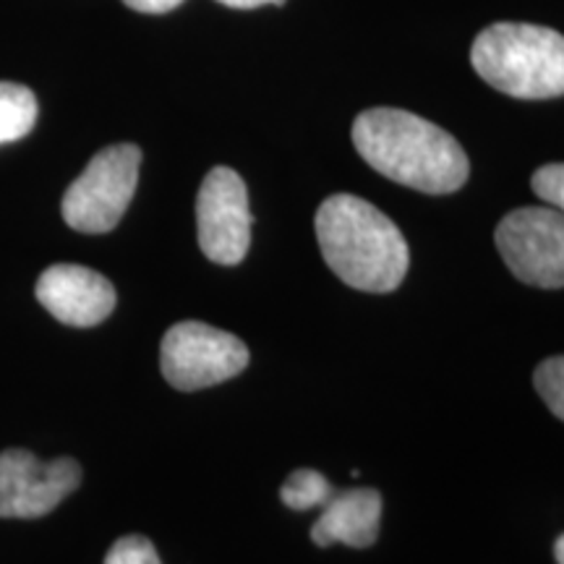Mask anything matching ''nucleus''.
Returning <instances> with one entry per match:
<instances>
[{"mask_svg":"<svg viewBox=\"0 0 564 564\" xmlns=\"http://www.w3.org/2000/svg\"><path fill=\"white\" fill-rule=\"evenodd\" d=\"M352 144L373 171L423 194H453L470 175L460 141L408 110H364L352 123Z\"/></svg>","mask_w":564,"mask_h":564,"instance_id":"f257e3e1","label":"nucleus"},{"mask_svg":"<svg viewBox=\"0 0 564 564\" xmlns=\"http://www.w3.org/2000/svg\"><path fill=\"white\" fill-rule=\"evenodd\" d=\"M249 188L232 167H212L196 196V232L209 262L241 264L251 246Z\"/></svg>","mask_w":564,"mask_h":564,"instance_id":"6e6552de","label":"nucleus"},{"mask_svg":"<svg viewBox=\"0 0 564 564\" xmlns=\"http://www.w3.org/2000/svg\"><path fill=\"white\" fill-rule=\"evenodd\" d=\"M333 497H335L333 484H329L319 470H312V468H299L295 474L288 476V481L282 484L280 489V499L285 502V507H291V510H299V512L314 510V507H324Z\"/></svg>","mask_w":564,"mask_h":564,"instance_id":"f8f14e48","label":"nucleus"},{"mask_svg":"<svg viewBox=\"0 0 564 564\" xmlns=\"http://www.w3.org/2000/svg\"><path fill=\"white\" fill-rule=\"evenodd\" d=\"M554 556H556V562L564 564V535H560V539H556V544H554Z\"/></svg>","mask_w":564,"mask_h":564,"instance_id":"a211bd4d","label":"nucleus"},{"mask_svg":"<svg viewBox=\"0 0 564 564\" xmlns=\"http://www.w3.org/2000/svg\"><path fill=\"white\" fill-rule=\"evenodd\" d=\"M37 97L24 84L0 82V144L24 139L37 123Z\"/></svg>","mask_w":564,"mask_h":564,"instance_id":"9b49d317","label":"nucleus"},{"mask_svg":"<svg viewBox=\"0 0 564 564\" xmlns=\"http://www.w3.org/2000/svg\"><path fill=\"white\" fill-rule=\"evenodd\" d=\"M82 484V465L74 457L40 460L30 449L0 453V518L34 520L51 514Z\"/></svg>","mask_w":564,"mask_h":564,"instance_id":"0eeeda50","label":"nucleus"},{"mask_svg":"<svg viewBox=\"0 0 564 564\" xmlns=\"http://www.w3.org/2000/svg\"><path fill=\"white\" fill-rule=\"evenodd\" d=\"M382 494L377 489H348L324 505L322 518L312 528L316 546L345 544L366 549L379 539Z\"/></svg>","mask_w":564,"mask_h":564,"instance_id":"9d476101","label":"nucleus"},{"mask_svg":"<svg viewBox=\"0 0 564 564\" xmlns=\"http://www.w3.org/2000/svg\"><path fill=\"white\" fill-rule=\"evenodd\" d=\"M40 306L68 327H97L116 308V288L105 274L82 264H53L34 288Z\"/></svg>","mask_w":564,"mask_h":564,"instance_id":"1a4fd4ad","label":"nucleus"},{"mask_svg":"<svg viewBox=\"0 0 564 564\" xmlns=\"http://www.w3.org/2000/svg\"><path fill=\"white\" fill-rule=\"evenodd\" d=\"M249 358L241 337L204 322L173 324L160 345L162 377L181 392L228 382L249 366Z\"/></svg>","mask_w":564,"mask_h":564,"instance_id":"39448f33","label":"nucleus"},{"mask_svg":"<svg viewBox=\"0 0 564 564\" xmlns=\"http://www.w3.org/2000/svg\"><path fill=\"white\" fill-rule=\"evenodd\" d=\"M497 249L520 282L533 288H564V212L520 207L497 228Z\"/></svg>","mask_w":564,"mask_h":564,"instance_id":"423d86ee","label":"nucleus"},{"mask_svg":"<svg viewBox=\"0 0 564 564\" xmlns=\"http://www.w3.org/2000/svg\"><path fill=\"white\" fill-rule=\"evenodd\" d=\"M531 186L539 199H544L549 207L564 212V162L544 165L533 173Z\"/></svg>","mask_w":564,"mask_h":564,"instance_id":"2eb2a0df","label":"nucleus"},{"mask_svg":"<svg viewBox=\"0 0 564 564\" xmlns=\"http://www.w3.org/2000/svg\"><path fill=\"white\" fill-rule=\"evenodd\" d=\"M123 3L139 13H167L178 9L183 0H123Z\"/></svg>","mask_w":564,"mask_h":564,"instance_id":"dca6fc26","label":"nucleus"},{"mask_svg":"<svg viewBox=\"0 0 564 564\" xmlns=\"http://www.w3.org/2000/svg\"><path fill=\"white\" fill-rule=\"evenodd\" d=\"M476 74L518 100L564 95V34L539 24L499 21L486 26L470 47Z\"/></svg>","mask_w":564,"mask_h":564,"instance_id":"7ed1b4c3","label":"nucleus"},{"mask_svg":"<svg viewBox=\"0 0 564 564\" xmlns=\"http://www.w3.org/2000/svg\"><path fill=\"white\" fill-rule=\"evenodd\" d=\"M105 564H162L158 549L144 535H123L110 546Z\"/></svg>","mask_w":564,"mask_h":564,"instance_id":"4468645a","label":"nucleus"},{"mask_svg":"<svg viewBox=\"0 0 564 564\" xmlns=\"http://www.w3.org/2000/svg\"><path fill=\"white\" fill-rule=\"evenodd\" d=\"M141 150L137 144L105 147L63 194L61 212L68 228L100 236L123 220L137 194Z\"/></svg>","mask_w":564,"mask_h":564,"instance_id":"20e7f679","label":"nucleus"},{"mask_svg":"<svg viewBox=\"0 0 564 564\" xmlns=\"http://www.w3.org/2000/svg\"><path fill=\"white\" fill-rule=\"evenodd\" d=\"M220 3L230 9H259V6H282L285 0H220Z\"/></svg>","mask_w":564,"mask_h":564,"instance_id":"f3484780","label":"nucleus"},{"mask_svg":"<svg viewBox=\"0 0 564 564\" xmlns=\"http://www.w3.org/2000/svg\"><path fill=\"white\" fill-rule=\"evenodd\" d=\"M533 384L541 400L549 405L556 419L564 421V356L546 358L533 373Z\"/></svg>","mask_w":564,"mask_h":564,"instance_id":"ddd939ff","label":"nucleus"},{"mask_svg":"<svg viewBox=\"0 0 564 564\" xmlns=\"http://www.w3.org/2000/svg\"><path fill=\"white\" fill-rule=\"evenodd\" d=\"M314 228L324 262L345 285L364 293H392L405 280L411 264L405 236L361 196L324 199Z\"/></svg>","mask_w":564,"mask_h":564,"instance_id":"f03ea898","label":"nucleus"}]
</instances>
